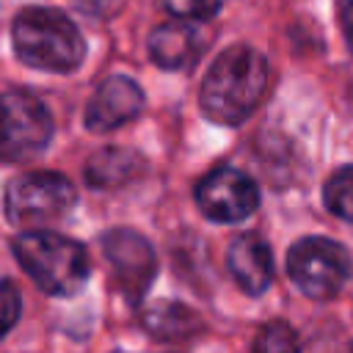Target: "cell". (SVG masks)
<instances>
[{
    "label": "cell",
    "mask_w": 353,
    "mask_h": 353,
    "mask_svg": "<svg viewBox=\"0 0 353 353\" xmlns=\"http://www.w3.org/2000/svg\"><path fill=\"white\" fill-rule=\"evenodd\" d=\"M265 85L268 61L262 58V52L248 44H232L212 61L201 80V113L215 124H240L262 102Z\"/></svg>",
    "instance_id": "obj_1"
},
{
    "label": "cell",
    "mask_w": 353,
    "mask_h": 353,
    "mask_svg": "<svg viewBox=\"0 0 353 353\" xmlns=\"http://www.w3.org/2000/svg\"><path fill=\"white\" fill-rule=\"evenodd\" d=\"M11 41L22 63L44 72H72L85 58V41L74 22L47 6L22 8L11 25Z\"/></svg>",
    "instance_id": "obj_2"
},
{
    "label": "cell",
    "mask_w": 353,
    "mask_h": 353,
    "mask_svg": "<svg viewBox=\"0 0 353 353\" xmlns=\"http://www.w3.org/2000/svg\"><path fill=\"white\" fill-rule=\"evenodd\" d=\"M11 251L30 281L47 295H74L91 276V262L85 248L47 229H28L14 237Z\"/></svg>",
    "instance_id": "obj_3"
},
{
    "label": "cell",
    "mask_w": 353,
    "mask_h": 353,
    "mask_svg": "<svg viewBox=\"0 0 353 353\" xmlns=\"http://www.w3.org/2000/svg\"><path fill=\"white\" fill-rule=\"evenodd\" d=\"M77 201L74 185L55 171H33L8 182L6 215L17 226H44L72 212Z\"/></svg>",
    "instance_id": "obj_4"
},
{
    "label": "cell",
    "mask_w": 353,
    "mask_h": 353,
    "mask_svg": "<svg viewBox=\"0 0 353 353\" xmlns=\"http://www.w3.org/2000/svg\"><path fill=\"white\" fill-rule=\"evenodd\" d=\"M287 273L292 284L314 298L328 301L347 284L353 265L345 245L328 237H303L287 251Z\"/></svg>",
    "instance_id": "obj_5"
},
{
    "label": "cell",
    "mask_w": 353,
    "mask_h": 353,
    "mask_svg": "<svg viewBox=\"0 0 353 353\" xmlns=\"http://www.w3.org/2000/svg\"><path fill=\"white\" fill-rule=\"evenodd\" d=\"M52 138V116L33 94L8 88L3 94V157L6 163L30 160L47 149Z\"/></svg>",
    "instance_id": "obj_6"
},
{
    "label": "cell",
    "mask_w": 353,
    "mask_h": 353,
    "mask_svg": "<svg viewBox=\"0 0 353 353\" xmlns=\"http://www.w3.org/2000/svg\"><path fill=\"white\" fill-rule=\"evenodd\" d=\"M196 204L210 221L237 223L259 207V190H256L254 179L245 176L243 171L221 165L199 179Z\"/></svg>",
    "instance_id": "obj_7"
},
{
    "label": "cell",
    "mask_w": 353,
    "mask_h": 353,
    "mask_svg": "<svg viewBox=\"0 0 353 353\" xmlns=\"http://www.w3.org/2000/svg\"><path fill=\"white\" fill-rule=\"evenodd\" d=\"M102 251L113 268L116 284L124 298L130 303H138L157 273V259L146 237L132 229H113L102 234Z\"/></svg>",
    "instance_id": "obj_8"
},
{
    "label": "cell",
    "mask_w": 353,
    "mask_h": 353,
    "mask_svg": "<svg viewBox=\"0 0 353 353\" xmlns=\"http://www.w3.org/2000/svg\"><path fill=\"white\" fill-rule=\"evenodd\" d=\"M143 108V91L135 80L124 74H113L99 83L94 97L85 105L83 124L91 132H110L127 121H132Z\"/></svg>",
    "instance_id": "obj_9"
},
{
    "label": "cell",
    "mask_w": 353,
    "mask_h": 353,
    "mask_svg": "<svg viewBox=\"0 0 353 353\" xmlns=\"http://www.w3.org/2000/svg\"><path fill=\"white\" fill-rule=\"evenodd\" d=\"M226 265H229V273L234 276L237 287L248 295H262L273 281L270 245L254 232L237 234L232 240V245L226 251Z\"/></svg>",
    "instance_id": "obj_10"
},
{
    "label": "cell",
    "mask_w": 353,
    "mask_h": 353,
    "mask_svg": "<svg viewBox=\"0 0 353 353\" xmlns=\"http://www.w3.org/2000/svg\"><path fill=\"white\" fill-rule=\"evenodd\" d=\"M149 55L165 72L190 69L201 55V41L193 25L188 22H165L149 33Z\"/></svg>",
    "instance_id": "obj_11"
},
{
    "label": "cell",
    "mask_w": 353,
    "mask_h": 353,
    "mask_svg": "<svg viewBox=\"0 0 353 353\" xmlns=\"http://www.w3.org/2000/svg\"><path fill=\"white\" fill-rule=\"evenodd\" d=\"M138 168H143V163L135 152H127L119 146L102 149L85 163V182L91 188H116V185L132 179L138 174Z\"/></svg>",
    "instance_id": "obj_12"
},
{
    "label": "cell",
    "mask_w": 353,
    "mask_h": 353,
    "mask_svg": "<svg viewBox=\"0 0 353 353\" xmlns=\"http://www.w3.org/2000/svg\"><path fill=\"white\" fill-rule=\"evenodd\" d=\"M146 328L154 331L157 336H165V339L188 336L199 328V317L179 303H160V306H152L146 312Z\"/></svg>",
    "instance_id": "obj_13"
},
{
    "label": "cell",
    "mask_w": 353,
    "mask_h": 353,
    "mask_svg": "<svg viewBox=\"0 0 353 353\" xmlns=\"http://www.w3.org/2000/svg\"><path fill=\"white\" fill-rule=\"evenodd\" d=\"M323 199L336 218L353 221V165H342L328 176L323 188Z\"/></svg>",
    "instance_id": "obj_14"
},
{
    "label": "cell",
    "mask_w": 353,
    "mask_h": 353,
    "mask_svg": "<svg viewBox=\"0 0 353 353\" xmlns=\"http://www.w3.org/2000/svg\"><path fill=\"white\" fill-rule=\"evenodd\" d=\"M254 353H301V339L290 323L270 320L256 331Z\"/></svg>",
    "instance_id": "obj_15"
},
{
    "label": "cell",
    "mask_w": 353,
    "mask_h": 353,
    "mask_svg": "<svg viewBox=\"0 0 353 353\" xmlns=\"http://www.w3.org/2000/svg\"><path fill=\"white\" fill-rule=\"evenodd\" d=\"M160 6L176 17V19H190V22H201V19H212L221 11V0H160Z\"/></svg>",
    "instance_id": "obj_16"
},
{
    "label": "cell",
    "mask_w": 353,
    "mask_h": 353,
    "mask_svg": "<svg viewBox=\"0 0 353 353\" xmlns=\"http://www.w3.org/2000/svg\"><path fill=\"white\" fill-rule=\"evenodd\" d=\"M17 317H19V295H17L14 284L6 279L3 281V328L11 331L14 323H17Z\"/></svg>",
    "instance_id": "obj_17"
},
{
    "label": "cell",
    "mask_w": 353,
    "mask_h": 353,
    "mask_svg": "<svg viewBox=\"0 0 353 353\" xmlns=\"http://www.w3.org/2000/svg\"><path fill=\"white\" fill-rule=\"evenodd\" d=\"M339 19H342V30H345L347 47L353 50V0H347V3L342 6V14H339Z\"/></svg>",
    "instance_id": "obj_18"
},
{
    "label": "cell",
    "mask_w": 353,
    "mask_h": 353,
    "mask_svg": "<svg viewBox=\"0 0 353 353\" xmlns=\"http://www.w3.org/2000/svg\"><path fill=\"white\" fill-rule=\"evenodd\" d=\"M72 3H74L80 11H85V14H88V11L94 14V11H99V6H102V0H72Z\"/></svg>",
    "instance_id": "obj_19"
}]
</instances>
